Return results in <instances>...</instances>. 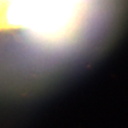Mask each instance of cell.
<instances>
[{
	"label": "cell",
	"mask_w": 128,
	"mask_h": 128,
	"mask_svg": "<svg viewBox=\"0 0 128 128\" xmlns=\"http://www.w3.org/2000/svg\"><path fill=\"white\" fill-rule=\"evenodd\" d=\"M8 3L6 0H0V32L18 30L20 27L14 24L8 18Z\"/></svg>",
	"instance_id": "6da1fadb"
}]
</instances>
